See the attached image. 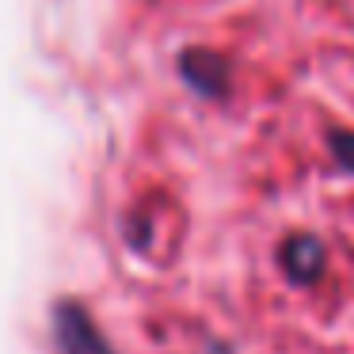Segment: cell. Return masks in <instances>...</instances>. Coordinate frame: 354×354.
I'll use <instances>...</instances> for the list:
<instances>
[{"label":"cell","instance_id":"6da1fadb","mask_svg":"<svg viewBox=\"0 0 354 354\" xmlns=\"http://www.w3.org/2000/svg\"><path fill=\"white\" fill-rule=\"evenodd\" d=\"M54 331L65 354H115L111 343L100 335V328L92 324V316L77 301H62L54 308Z\"/></svg>","mask_w":354,"mask_h":354},{"label":"cell","instance_id":"7a4b0ae2","mask_svg":"<svg viewBox=\"0 0 354 354\" xmlns=\"http://www.w3.org/2000/svg\"><path fill=\"white\" fill-rule=\"evenodd\" d=\"M179 73H183V80L202 95H225L229 92V62L217 57L214 50H198V46L183 50Z\"/></svg>","mask_w":354,"mask_h":354},{"label":"cell","instance_id":"3957f363","mask_svg":"<svg viewBox=\"0 0 354 354\" xmlns=\"http://www.w3.org/2000/svg\"><path fill=\"white\" fill-rule=\"evenodd\" d=\"M282 270L293 278V282H301V286H308V282H316V278L324 274V244L316 236H290L282 244Z\"/></svg>","mask_w":354,"mask_h":354},{"label":"cell","instance_id":"277c9868","mask_svg":"<svg viewBox=\"0 0 354 354\" xmlns=\"http://www.w3.org/2000/svg\"><path fill=\"white\" fill-rule=\"evenodd\" d=\"M331 153H335L339 168L354 176V133L351 130H331Z\"/></svg>","mask_w":354,"mask_h":354}]
</instances>
